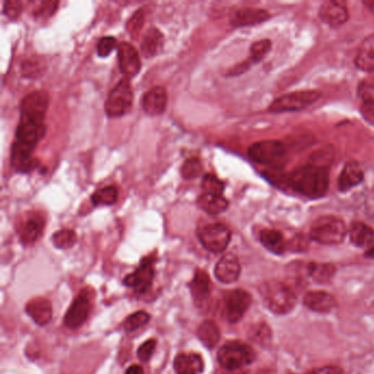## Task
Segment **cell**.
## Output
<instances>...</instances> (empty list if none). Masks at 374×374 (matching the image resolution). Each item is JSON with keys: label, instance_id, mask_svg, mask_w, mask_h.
I'll use <instances>...</instances> for the list:
<instances>
[{"label": "cell", "instance_id": "cell-28", "mask_svg": "<svg viewBox=\"0 0 374 374\" xmlns=\"http://www.w3.org/2000/svg\"><path fill=\"white\" fill-rule=\"evenodd\" d=\"M163 44V33L159 29L152 28L143 37L142 44H141L143 55L145 57H153L161 50Z\"/></svg>", "mask_w": 374, "mask_h": 374}, {"label": "cell", "instance_id": "cell-2", "mask_svg": "<svg viewBox=\"0 0 374 374\" xmlns=\"http://www.w3.org/2000/svg\"><path fill=\"white\" fill-rule=\"evenodd\" d=\"M260 293L267 308L278 315L290 313L296 304V295L292 289L278 280L265 282Z\"/></svg>", "mask_w": 374, "mask_h": 374}, {"label": "cell", "instance_id": "cell-16", "mask_svg": "<svg viewBox=\"0 0 374 374\" xmlns=\"http://www.w3.org/2000/svg\"><path fill=\"white\" fill-rule=\"evenodd\" d=\"M304 304L311 311L330 313L337 306V300L332 293L326 291H311L304 296Z\"/></svg>", "mask_w": 374, "mask_h": 374}, {"label": "cell", "instance_id": "cell-41", "mask_svg": "<svg viewBox=\"0 0 374 374\" xmlns=\"http://www.w3.org/2000/svg\"><path fill=\"white\" fill-rule=\"evenodd\" d=\"M359 96L364 103H374V82L366 80L359 86Z\"/></svg>", "mask_w": 374, "mask_h": 374}, {"label": "cell", "instance_id": "cell-13", "mask_svg": "<svg viewBox=\"0 0 374 374\" xmlns=\"http://www.w3.org/2000/svg\"><path fill=\"white\" fill-rule=\"evenodd\" d=\"M118 58L122 74L133 77L140 71L141 60L136 48L127 42L121 43L118 48Z\"/></svg>", "mask_w": 374, "mask_h": 374}, {"label": "cell", "instance_id": "cell-19", "mask_svg": "<svg viewBox=\"0 0 374 374\" xmlns=\"http://www.w3.org/2000/svg\"><path fill=\"white\" fill-rule=\"evenodd\" d=\"M33 146L26 145L22 143H15L11 150V165L20 172H27L37 167V161L31 159Z\"/></svg>", "mask_w": 374, "mask_h": 374}, {"label": "cell", "instance_id": "cell-39", "mask_svg": "<svg viewBox=\"0 0 374 374\" xmlns=\"http://www.w3.org/2000/svg\"><path fill=\"white\" fill-rule=\"evenodd\" d=\"M156 345H157V341L155 339L148 340L143 345H141L139 350H137L139 359L143 362L150 361L152 356H153L154 351H155Z\"/></svg>", "mask_w": 374, "mask_h": 374}, {"label": "cell", "instance_id": "cell-30", "mask_svg": "<svg viewBox=\"0 0 374 374\" xmlns=\"http://www.w3.org/2000/svg\"><path fill=\"white\" fill-rule=\"evenodd\" d=\"M260 242L268 251L272 253H283L287 248L283 235L276 231V229H264L260 233Z\"/></svg>", "mask_w": 374, "mask_h": 374}, {"label": "cell", "instance_id": "cell-38", "mask_svg": "<svg viewBox=\"0 0 374 374\" xmlns=\"http://www.w3.org/2000/svg\"><path fill=\"white\" fill-rule=\"evenodd\" d=\"M270 46H271V43L268 40H261L253 43L251 48V62H259L262 60L270 51Z\"/></svg>", "mask_w": 374, "mask_h": 374}, {"label": "cell", "instance_id": "cell-35", "mask_svg": "<svg viewBox=\"0 0 374 374\" xmlns=\"http://www.w3.org/2000/svg\"><path fill=\"white\" fill-rule=\"evenodd\" d=\"M203 193L206 195H223L224 191V184L216 178L214 175L206 174L202 179Z\"/></svg>", "mask_w": 374, "mask_h": 374}, {"label": "cell", "instance_id": "cell-49", "mask_svg": "<svg viewBox=\"0 0 374 374\" xmlns=\"http://www.w3.org/2000/svg\"><path fill=\"white\" fill-rule=\"evenodd\" d=\"M366 257L374 259V245L369 248V251H366Z\"/></svg>", "mask_w": 374, "mask_h": 374}, {"label": "cell", "instance_id": "cell-14", "mask_svg": "<svg viewBox=\"0 0 374 374\" xmlns=\"http://www.w3.org/2000/svg\"><path fill=\"white\" fill-rule=\"evenodd\" d=\"M216 279L222 283H234L238 281L240 274V264L238 257L229 253L222 257L214 269Z\"/></svg>", "mask_w": 374, "mask_h": 374}, {"label": "cell", "instance_id": "cell-36", "mask_svg": "<svg viewBox=\"0 0 374 374\" xmlns=\"http://www.w3.org/2000/svg\"><path fill=\"white\" fill-rule=\"evenodd\" d=\"M150 317L146 312L139 311L136 313L130 315L124 321V328L127 332H135L141 327L145 326L150 321Z\"/></svg>", "mask_w": 374, "mask_h": 374}, {"label": "cell", "instance_id": "cell-27", "mask_svg": "<svg viewBox=\"0 0 374 374\" xmlns=\"http://www.w3.org/2000/svg\"><path fill=\"white\" fill-rule=\"evenodd\" d=\"M356 65L362 71H374V33L361 43L357 53Z\"/></svg>", "mask_w": 374, "mask_h": 374}, {"label": "cell", "instance_id": "cell-3", "mask_svg": "<svg viewBox=\"0 0 374 374\" xmlns=\"http://www.w3.org/2000/svg\"><path fill=\"white\" fill-rule=\"evenodd\" d=\"M346 234L347 229L343 220L332 215L319 217L310 231V238L323 245H337L345 240Z\"/></svg>", "mask_w": 374, "mask_h": 374}, {"label": "cell", "instance_id": "cell-45", "mask_svg": "<svg viewBox=\"0 0 374 374\" xmlns=\"http://www.w3.org/2000/svg\"><path fill=\"white\" fill-rule=\"evenodd\" d=\"M361 114L366 122L374 127V103H364L361 107Z\"/></svg>", "mask_w": 374, "mask_h": 374}, {"label": "cell", "instance_id": "cell-15", "mask_svg": "<svg viewBox=\"0 0 374 374\" xmlns=\"http://www.w3.org/2000/svg\"><path fill=\"white\" fill-rule=\"evenodd\" d=\"M189 287L191 293H193L195 303L199 308H204V305L208 304L210 294H211V280L208 278V274L198 269L195 271L193 281L190 282Z\"/></svg>", "mask_w": 374, "mask_h": 374}, {"label": "cell", "instance_id": "cell-32", "mask_svg": "<svg viewBox=\"0 0 374 374\" xmlns=\"http://www.w3.org/2000/svg\"><path fill=\"white\" fill-rule=\"evenodd\" d=\"M308 276L317 282H328L334 277L336 268L332 265L311 262L306 266Z\"/></svg>", "mask_w": 374, "mask_h": 374}, {"label": "cell", "instance_id": "cell-17", "mask_svg": "<svg viewBox=\"0 0 374 374\" xmlns=\"http://www.w3.org/2000/svg\"><path fill=\"white\" fill-rule=\"evenodd\" d=\"M348 10L343 3L327 1L319 8V18L332 27H339L348 21Z\"/></svg>", "mask_w": 374, "mask_h": 374}, {"label": "cell", "instance_id": "cell-37", "mask_svg": "<svg viewBox=\"0 0 374 374\" xmlns=\"http://www.w3.org/2000/svg\"><path fill=\"white\" fill-rule=\"evenodd\" d=\"M202 163L199 159H190L181 167V175L185 179H195L202 174Z\"/></svg>", "mask_w": 374, "mask_h": 374}, {"label": "cell", "instance_id": "cell-5", "mask_svg": "<svg viewBox=\"0 0 374 374\" xmlns=\"http://www.w3.org/2000/svg\"><path fill=\"white\" fill-rule=\"evenodd\" d=\"M50 98L45 91H33L24 97L20 107V122L35 124L42 127Z\"/></svg>", "mask_w": 374, "mask_h": 374}, {"label": "cell", "instance_id": "cell-43", "mask_svg": "<svg viewBox=\"0 0 374 374\" xmlns=\"http://www.w3.org/2000/svg\"><path fill=\"white\" fill-rule=\"evenodd\" d=\"M22 11V3L20 1H7L3 6V14L9 19H17Z\"/></svg>", "mask_w": 374, "mask_h": 374}, {"label": "cell", "instance_id": "cell-6", "mask_svg": "<svg viewBox=\"0 0 374 374\" xmlns=\"http://www.w3.org/2000/svg\"><path fill=\"white\" fill-rule=\"evenodd\" d=\"M133 103V90L127 78H123L111 90L105 103V110L111 118H118L129 112Z\"/></svg>", "mask_w": 374, "mask_h": 374}, {"label": "cell", "instance_id": "cell-40", "mask_svg": "<svg viewBox=\"0 0 374 374\" xmlns=\"http://www.w3.org/2000/svg\"><path fill=\"white\" fill-rule=\"evenodd\" d=\"M116 46V40L112 37H103L99 43H98V55L101 57H106L110 55L111 52L114 50Z\"/></svg>", "mask_w": 374, "mask_h": 374}, {"label": "cell", "instance_id": "cell-11", "mask_svg": "<svg viewBox=\"0 0 374 374\" xmlns=\"http://www.w3.org/2000/svg\"><path fill=\"white\" fill-rule=\"evenodd\" d=\"M155 261V257H152V256L143 259L140 267L133 274H127V278L124 279V285L127 287H132L133 290L139 294L145 293L153 283L154 276H155V269H154Z\"/></svg>", "mask_w": 374, "mask_h": 374}, {"label": "cell", "instance_id": "cell-18", "mask_svg": "<svg viewBox=\"0 0 374 374\" xmlns=\"http://www.w3.org/2000/svg\"><path fill=\"white\" fill-rule=\"evenodd\" d=\"M142 106L148 116H159L167 106V93L163 87H154L143 96Z\"/></svg>", "mask_w": 374, "mask_h": 374}, {"label": "cell", "instance_id": "cell-1", "mask_svg": "<svg viewBox=\"0 0 374 374\" xmlns=\"http://www.w3.org/2000/svg\"><path fill=\"white\" fill-rule=\"evenodd\" d=\"M287 184L295 193L308 198H321L328 190L330 172L326 166L308 165L294 170L287 178Z\"/></svg>", "mask_w": 374, "mask_h": 374}, {"label": "cell", "instance_id": "cell-29", "mask_svg": "<svg viewBox=\"0 0 374 374\" xmlns=\"http://www.w3.org/2000/svg\"><path fill=\"white\" fill-rule=\"evenodd\" d=\"M199 208L206 213L215 214L222 213V212L226 210L229 206V201L223 197V195H212L203 193L202 195L199 197L198 201H197Z\"/></svg>", "mask_w": 374, "mask_h": 374}, {"label": "cell", "instance_id": "cell-10", "mask_svg": "<svg viewBox=\"0 0 374 374\" xmlns=\"http://www.w3.org/2000/svg\"><path fill=\"white\" fill-rule=\"evenodd\" d=\"M251 304V296L240 289L227 291L223 296V317L229 323H238Z\"/></svg>", "mask_w": 374, "mask_h": 374}, {"label": "cell", "instance_id": "cell-26", "mask_svg": "<svg viewBox=\"0 0 374 374\" xmlns=\"http://www.w3.org/2000/svg\"><path fill=\"white\" fill-rule=\"evenodd\" d=\"M349 238L357 247L371 248L374 240V231L362 222H356L349 229Z\"/></svg>", "mask_w": 374, "mask_h": 374}, {"label": "cell", "instance_id": "cell-48", "mask_svg": "<svg viewBox=\"0 0 374 374\" xmlns=\"http://www.w3.org/2000/svg\"><path fill=\"white\" fill-rule=\"evenodd\" d=\"M364 5L366 6V8L369 9V10L374 14V0H366Z\"/></svg>", "mask_w": 374, "mask_h": 374}, {"label": "cell", "instance_id": "cell-33", "mask_svg": "<svg viewBox=\"0 0 374 374\" xmlns=\"http://www.w3.org/2000/svg\"><path fill=\"white\" fill-rule=\"evenodd\" d=\"M118 195H119L118 188L109 186L96 191L91 197V201L95 206H112L118 200Z\"/></svg>", "mask_w": 374, "mask_h": 374}, {"label": "cell", "instance_id": "cell-31", "mask_svg": "<svg viewBox=\"0 0 374 374\" xmlns=\"http://www.w3.org/2000/svg\"><path fill=\"white\" fill-rule=\"evenodd\" d=\"M198 337L203 345L208 349H212L219 344L221 332L214 321H203L202 324L199 326Z\"/></svg>", "mask_w": 374, "mask_h": 374}, {"label": "cell", "instance_id": "cell-42", "mask_svg": "<svg viewBox=\"0 0 374 374\" xmlns=\"http://www.w3.org/2000/svg\"><path fill=\"white\" fill-rule=\"evenodd\" d=\"M143 24H144V12L143 10H139L131 17L129 22H127V31L135 37V35L142 29Z\"/></svg>", "mask_w": 374, "mask_h": 374}, {"label": "cell", "instance_id": "cell-47", "mask_svg": "<svg viewBox=\"0 0 374 374\" xmlns=\"http://www.w3.org/2000/svg\"><path fill=\"white\" fill-rule=\"evenodd\" d=\"M125 374H144V370L139 364H134V366H130Z\"/></svg>", "mask_w": 374, "mask_h": 374}, {"label": "cell", "instance_id": "cell-8", "mask_svg": "<svg viewBox=\"0 0 374 374\" xmlns=\"http://www.w3.org/2000/svg\"><path fill=\"white\" fill-rule=\"evenodd\" d=\"M198 238L206 251L220 253L226 249L231 242L232 233L224 224L214 223L201 227L198 231Z\"/></svg>", "mask_w": 374, "mask_h": 374}, {"label": "cell", "instance_id": "cell-23", "mask_svg": "<svg viewBox=\"0 0 374 374\" xmlns=\"http://www.w3.org/2000/svg\"><path fill=\"white\" fill-rule=\"evenodd\" d=\"M269 19V14L266 10L256 8H242L235 12L232 18V24L234 27H248L256 26L266 21Z\"/></svg>", "mask_w": 374, "mask_h": 374}, {"label": "cell", "instance_id": "cell-20", "mask_svg": "<svg viewBox=\"0 0 374 374\" xmlns=\"http://www.w3.org/2000/svg\"><path fill=\"white\" fill-rule=\"evenodd\" d=\"M26 312L37 324L46 325L53 317L52 304L48 299L37 298L30 301L26 306Z\"/></svg>", "mask_w": 374, "mask_h": 374}, {"label": "cell", "instance_id": "cell-21", "mask_svg": "<svg viewBox=\"0 0 374 374\" xmlns=\"http://www.w3.org/2000/svg\"><path fill=\"white\" fill-rule=\"evenodd\" d=\"M176 374H201L204 370L202 358L198 353H180L175 359Z\"/></svg>", "mask_w": 374, "mask_h": 374}, {"label": "cell", "instance_id": "cell-22", "mask_svg": "<svg viewBox=\"0 0 374 374\" xmlns=\"http://www.w3.org/2000/svg\"><path fill=\"white\" fill-rule=\"evenodd\" d=\"M364 170L357 161H349L346 163L338 179L340 191H348L351 188L356 187L364 180Z\"/></svg>", "mask_w": 374, "mask_h": 374}, {"label": "cell", "instance_id": "cell-24", "mask_svg": "<svg viewBox=\"0 0 374 374\" xmlns=\"http://www.w3.org/2000/svg\"><path fill=\"white\" fill-rule=\"evenodd\" d=\"M44 220L40 215L30 216L26 220L21 229L19 231L20 238L24 244H33L42 235L44 229Z\"/></svg>", "mask_w": 374, "mask_h": 374}, {"label": "cell", "instance_id": "cell-34", "mask_svg": "<svg viewBox=\"0 0 374 374\" xmlns=\"http://www.w3.org/2000/svg\"><path fill=\"white\" fill-rule=\"evenodd\" d=\"M76 240V234L71 229H61V231L56 232L52 238L54 246L60 249H69V248L73 247Z\"/></svg>", "mask_w": 374, "mask_h": 374}, {"label": "cell", "instance_id": "cell-46", "mask_svg": "<svg viewBox=\"0 0 374 374\" xmlns=\"http://www.w3.org/2000/svg\"><path fill=\"white\" fill-rule=\"evenodd\" d=\"M306 374H343V370L340 369L339 366H325L312 370Z\"/></svg>", "mask_w": 374, "mask_h": 374}, {"label": "cell", "instance_id": "cell-12", "mask_svg": "<svg viewBox=\"0 0 374 374\" xmlns=\"http://www.w3.org/2000/svg\"><path fill=\"white\" fill-rule=\"evenodd\" d=\"M285 153V146L278 141H262L255 143L248 148L249 159L261 165L276 163Z\"/></svg>", "mask_w": 374, "mask_h": 374}, {"label": "cell", "instance_id": "cell-25", "mask_svg": "<svg viewBox=\"0 0 374 374\" xmlns=\"http://www.w3.org/2000/svg\"><path fill=\"white\" fill-rule=\"evenodd\" d=\"M44 125L40 127V125H35V124L20 122L17 127V142L35 148L37 142L44 135Z\"/></svg>", "mask_w": 374, "mask_h": 374}, {"label": "cell", "instance_id": "cell-4", "mask_svg": "<svg viewBox=\"0 0 374 374\" xmlns=\"http://www.w3.org/2000/svg\"><path fill=\"white\" fill-rule=\"evenodd\" d=\"M255 359L256 353L253 348L238 340L224 344L217 353L220 364L229 371L249 366Z\"/></svg>", "mask_w": 374, "mask_h": 374}, {"label": "cell", "instance_id": "cell-7", "mask_svg": "<svg viewBox=\"0 0 374 374\" xmlns=\"http://www.w3.org/2000/svg\"><path fill=\"white\" fill-rule=\"evenodd\" d=\"M93 291L89 287L80 291L64 317V323L69 330H77L87 321L93 308Z\"/></svg>", "mask_w": 374, "mask_h": 374}, {"label": "cell", "instance_id": "cell-9", "mask_svg": "<svg viewBox=\"0 0 374 374\" xmlns=\"http://www.w3.org/2000/svg\"><path fill=\"white\" fill-rule=\"evenodd\" d=\"M321 93L314 90H304V91H295L278 98L271 103L269 108L270 112L282 114V112H293L305 109L311 106L312 103L319 100Z\"/></svg>", "mask_w": 374, "mask_h": 374}, {"label": "cell", "instance_id": "cell-44", "mask_svg": "<svg viewBox=\"0 0 374 374\" xmlns=\"http://www.w3.org/2000/svg\"><path fill=\"white\" fill-rule=\"evenodd\" d=\"M41 63L37 61H28L24 63L22 66V71H24L26 76L35 77L37 76V73L41 71Z\"/></svg>", "mask_w": 374, "mask_h": 374}]
</instances>
